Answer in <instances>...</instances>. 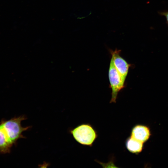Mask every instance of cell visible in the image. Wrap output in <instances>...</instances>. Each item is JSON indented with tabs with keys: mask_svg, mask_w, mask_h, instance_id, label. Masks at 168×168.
Returning a JSON list of instances; mask_svg holds the SVG:
<instances>
[{
	"mask_svg": "<svg viewBox=\"0 0 168 168\" xmlns=\"http://www.w3.org/2000/svg\"><path fill=\"white\" fill-rule=\"evenodd\" d=\"M24 115L9 120H2L0 123V153H9L12 147L19 139L24 138L22 133L31 126L23 127L21 122L26 120Z\"/></svg>",
	"mask_w": 168,
	"mask_h": 168,
	"instance_id": "6da1fadb",
	"label": "cell"
},
{
	"mask_svg": "<svg viewBox=\"0 0 168 168\" xmlns=\"http://www.w3.org/2000/svg\"><path fill=\"white\" fill-rule=\"evenodd\" d=\"M70 133L79 143L91 146L97 137L96 130L89 124H83L70 130Z\"/></svg>",
	"mask_w": 168,
	"mask_h": 168,
	"instance_id": "7a4b0ae2",
	"label": "cell"
},
{
	"mask_svg": "<svg viewBox=\"0 0 168 168\" xmlns=\"http://www.w3.org/2000/svg\"><path fill=\"white\" fill-rule=\"evenodd\" d=\"M108 75L112 91L110 103H115L118 93L124 86L125 82L122 80L115 68L112 58L109 65Z\"/></svg>",
	"mask_w": 168,
	"mask_h": 168,
	"instance_id": "3957f363",
	"label": "cell"
},
{
	"mask_svg": "<svg viewBox=\"0 0 168 168\" xmlns=\"http://www.w3.org/2000/svg\"><path fill=\"white\" fill-rule=\"evenodd\" d=\"M120 51L117 49L110 50L114 66L122 80L125 82L131 64L120 56Z\"/></svg>",
	"mask_w": 168,
	"mask_h": 168,
	"instance_id": "277c9868",
	"label": "cell"
},
{
	"mask_svg": "<svg viewBox=\"0 0 168 168\" xmlns=\"http://www.w3.org/2000/svg\"><path fill=\"white\" fill-rule=\"evenodd\" d=\"M150 135L148 128L144 125H138L132 129L130 136L143 143L148 139Z\"/></svg>",
	"mask_w": 168,
	"mask_h": 168,
	"instance_id": "5b68a950",
	"label": "cell"
},
{
	"mask_svg": "<svg viewBox=\"0 0 168 168\" xmlns=\"http://www.w3.org/2000/svg\"><path fill=\"white\" fill-rule=\"evenodd\" d=\"M125 146L127 150L130 152L138 154L142 150L143 143L130 136L126 140Z\"/></svg>",
	"mask_w": 168,
	"mask_h": 168,
	"instance_id": "8992f818",
	"label": "cell"
},
{
	"mask_svg": "<svg viewBox=\"0 0 168 168\" xmlns=\"http://www.w3.org/2000/svg\"><path fill=\"white\" fill-rule=\"evenodd\" d=\"M159 14L162 16L165 17L167 24L168 25V10L166 11L160 12H159Z\"/></svg>",
	"mask_w": 168,
	"mask_h": 168,
	"instance_id": "52a82bcc",
	"label": "cell"
}]
</instances>
